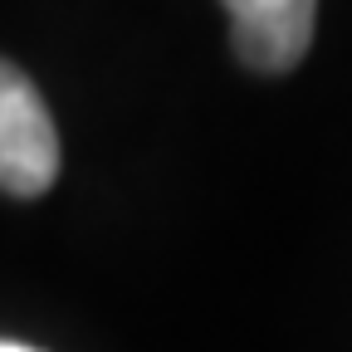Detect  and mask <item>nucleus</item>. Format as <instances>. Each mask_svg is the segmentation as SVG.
<instances>
[{"mask_svg": "<svg viewBox=\"0 0 352 352\" xmlns=\"http://www.w3.org/2000/svg\"><path fill=\"white\" fill-rule=\"evenodd\" d=\"M0 352H39V347H30V342H0Z\"/></svg>", "mask_w": 352, "mask_h": 352, "instance_id": "obj_3", "label": "nucleus"}, {"mask_svg": "<svg viewBox=\"0 0 352 352\" xmlns=\"http://www.w3.org/2000/svg\"><path fill=\"white\" fill-rule=\"evenodd\" d=\"M235 54L259 74H289L314 44L318 0H226Z\"/></svg>", "mask_w": 352, "mask_h": 352, "instance_id": "obj_2", "label": "nucleus"}, {"mask_svg": "<svg viewBox=\"0 0 352 352\" xmlns=\"http://www.w3.org/2000/svg\"><path fill=\"white\" fill-rule=\"evenodd\" d=\"M59 176V132L39 88L0 59V191L39 196Z\"/></svg>", "mask_w": 352, "mask_h": 352, "instance_id": "obj_1", "label": "nucleus"}]
</instances>
